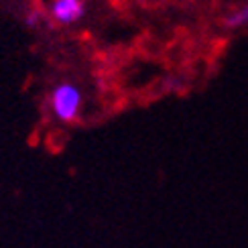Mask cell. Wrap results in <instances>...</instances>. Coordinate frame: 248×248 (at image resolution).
I'll return each mask as SVG.
<instances>
[{"mask_svg":"<svg viewBox=\"0 0 248 248\" xmlns=\"http://www.w3.org/2000/svg\"><path fill=\"white\" fill-rule=\"evenodd\" d=\"M81 92L74 84H59L51 92V110L57 120L61 122H74L79 116L81 110Z\"/></svg>","mask_w":248,"mask_h":248,"instance_id":"6da1fadb","label":"cell"},{"mask_svg":"<svg viewBox=\"0 0 248 248\" xmlns=\"http://www.w3.org/2000/svg\"><path fill=\"white\" fill-rule=\"evenodd\" d=\"M51 15L61 25H71L84 16V2L81 0H55L51 4Z\"/></svg>","mask_w":248,"mask_h":248,"instance_id":"7a4b0ae2","label":"cell"},{"mask_svg":"<svg viewBox=\"0 0 248 248\" xmlns=\"http://www.w3.org/2000/svg\"><path fill=\"white\" fill-rule=\"evenodd\" d=\"M242 15H244V18H246V23H248V6H244V8H242Z\"/></svg>","mask_w":248,"mask_h":248,"instance_id":"3957f363","label":"cell"}]
</instances>
